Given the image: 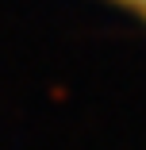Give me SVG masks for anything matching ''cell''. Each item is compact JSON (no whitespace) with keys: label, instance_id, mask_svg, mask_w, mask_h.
Instances as JSON below:
<instances>
[{"label":"cell","instance_id":"6da1fadb","mask_svg":"<svg viewBox=\"0 0 146 150\" xmlns=\"http://www.w3.org/2000/svg\"><path fill=\"white\" fill-rule=\"evenodd\" d=\"M111 4H119V8H127V12H135L138 19H146V0H111Z\"/></svg>","mask_w":146,"mask_h":150}]
</instances>
